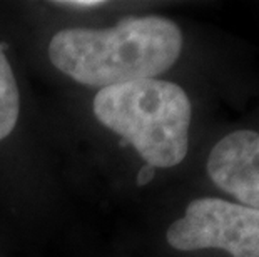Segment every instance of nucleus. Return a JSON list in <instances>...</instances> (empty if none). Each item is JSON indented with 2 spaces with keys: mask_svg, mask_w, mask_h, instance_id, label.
<instances>
[{
  "mask_svg": "<svg viewBox=\"0 0 259 257\" xmlns=\"http://www.w3.org/2000/svg\"><path fill=\"white\" fill-rule=\"evenodd\" d=\"M166 239L186 252L219 249L233 257H259V211L219 197L194 199Z\"/></svg>",
  "mask_w": 259,
  "mask_h": 257,
  "instance_id": "3",
  "label": "nucleus"
},
{
  "mask_svg": "<svg viewBox=\"0 0 259 257\" xmlns=\"http://www.w3.org/2000/svg\"><path fill=\"white\" fill-rule=\"evenodd\" d=\"M207 176L241 205L259 211V132L234 130L212 147Z\"/></svg>",
  "mask_w": 259,
  "mask_h": 257,
  "instance_id": "4",
  "label": "nucleus"
},
{
  "mask_svg": "<svg viewBox=\"0 0 259 257\" xmlns=\"http://www.w3.org/2000/svg\"><path fill=\"white\" fill-rule=\"evenodd\" d=\"M154 172H156V169L151 167V166H147V164H146V166L139 171V176H137V185L147 184L149 180L154 177Z\"/></svg>",
  "mask_w": 259,
  "mask_h": 257,
  "instance_id": "7",
  "label": "nucleus"
},
{
  "mask_svg": "<svg viewBox=\"0 0 259 257\" xmlns=\"http://www.w3.org/2000/svg\"><path fill=\"white\" fill-rule=\"evenodd\" d=\"M56 4L72 9H94L104 5L102 0H64V2H56Z\"/></svg>",
  "mask_w": 259,
  "mask_h": 257,
  "instance_id": "6",
  "label": "nucleus"
},
{
  "mask_svg": "<svg viewBox=\"0 0 259 257\" xmlns=\"http://www.w3.org/2000/svg\"><path fill=\"white\" fill-rule=\"evenodd\" d=\"M183 32L164 17H127L111 29H65L52 37L51 62L87 87L156 79L176 64Z\"/></svg>",
  "mask_w": 259,
  "mask_h": 257,
  "instance_id": "1",
  "label": "nucleus"
},
{
  "mask_svg": "<svg viewBox=\"0 0 259 257\" xmlns=\"http://www.w3.org/2000/svg\"><path fill=\"white\" fill-rule=\"evenodd\" d=\"M96 119L134 147L147 166L174 167L189 147L191 102L174 82L144 79L97 92Z\"/></svg>",
  "mask_w": 259,
  "mask_h": 257,
  "instance_id": "2",
  "label": "nucleus"
},
{
  "mask_svg": "<svg viewBox=\"0 0 259 257\" xmlns=\"http://www.w3.org/2000/svg\"><path fill=\"white\" fill-rule=\"evenodd\" d=\"M20 112L19 87L4 48L0 47V140L12 132Z\"/></svg>",
  "mask_w": 259,
  "mask_h": 257,
  "instance_id": "5",
  "label": "nucleus"
}]
</instances>
